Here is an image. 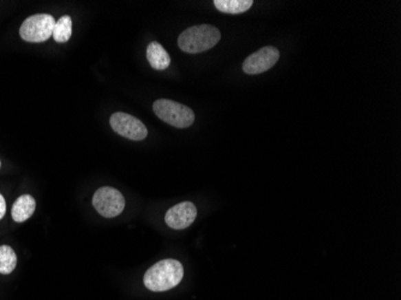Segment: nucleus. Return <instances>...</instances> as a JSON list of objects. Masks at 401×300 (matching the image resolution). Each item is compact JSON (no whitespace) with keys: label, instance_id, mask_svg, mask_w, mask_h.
<instances>
[{"label":"nucleus","instance_id":"obj_5","mask_svg":"<svg viewBox=\"0 0 401 300\" xmlns=\"http://www.w3.org/2000/svg\"><path fill=\"white\" fill-rule=\"evenodd\" d=\"M93 206L100 215L111 219L122 214L125 208V198L117 189L104 186L95 193Z\"/></svg>","mask_w":401,"mask_h":300},{"label":"nucleus","instance_id":"obj_3","mask_svg":"<svg viewBox=\"0 0 401 300\" xmlns=\"http://www.w3.org/2000/svg\"><path fill=\"white\" fill-rule=\"evenodd\" d=\"M153 109L161 120L177 129H186L195 122V113L191 108L172 100H156Z\"/></svg>","mask_w":401,"mask_h":300},{"label":"nucleus","instance_id":"obj_10","mask_svg":"<svg viewBox=\"0 0 401 300\" xmlns=\"http://www.w3.org/2000/svg\"><path fill=\"white\" fill-rule=\"evenodd\" d=\"M35 208H36V202L33 196L23 195V196H19L14 202L11 215L16 222H24L33 215Z\"/></svg>","mask_w":401,"mask_h":300},{"label":"nucleus","instance_id":"obj_13","mask_svg":"<svg viewBox=\"0 0 401 300\" xmlns=\"http://www.w3.org/2000/svg\"><path fill=\"white\" fill-rule=\"evenodd\" d=\"M17 266V256L9 245L0 246V274H10Z\"/></svg>","mask_w":401,"mask_h":300},{"label":"nucleus","instance_id":"obj_2","mask_svg":"<svg viewBox=\"0 0 401 300\" xmlns=\"http://www.w3.org/2000/svg\"><path fill=\"white\" fill-rule=\"evenodd\" d=\"M221 39L220 30L210 24H199L188 28L180 34L178 46L190 54L202 53L212 50Z\"/></svg>","mask_w":401,"mask_h":300},{"label":"nucleus","instance_id":"obj_8","mask_svg":"<svg viewBox=\"0 0 401 300\" xmlns=\"http://www.w3.org/2000/svg\"><path fill=\"white\" fill-rule=\"evenodd\" d=\"M197 216V209L194 203L183 202L170 208L165 215L166 225L173 230H185L193 225Z\"/></svg>","mask_w":401,"mask_h":300},{"label":"nucleus","instance_id":"obj_7","mask_svg":"<svg viewBox=\"0 0 401 300\" xmlns=\"http://www.w3.org/2000/svg\"><path fill=\"white\" fill-rule=\"evenodd\" d=\"M280 58V52L273 46H265L252 53L243 63V71L248 75H260L272 69Z\"/></svg>","mask_w":401,"mask_h":300},{"label":"nucleus","instance_id":"obj_9","mask_svg":"<svg viewBox=\"0 0 401 300\" xmlns=\"http://www.w3.org/2000/svg\"><path fill=\"white\" fill-rule=\"evenodd\" d=\"M147 59L151 67L158 71H164L170 66V54L159 43H151L147 47Z\"/></svg>","mask_w":401,"mask_h":300},{"label":"nucleus","instance_id":"obj_11","mask_svg":"<svg viewBox=\"0 0 401 300\" xmlns=\"http://www.w3.org/2000/svg\"><path fill=\"white\" fill-rule=\"evenodd\" d=\"M215 5L220 12L224 14H238L246 12L250 9L254 1L252 0H214Z\"/></svg>","mask_w":401,"mask_h":300},{"label":"nucleus","instance_id":"obj_12","mask_svg":"<svg viewBox=\"0 0 401 300\" xmlns=\"http://www.w3.org/2000/svg\"><path fill=\"white\" fill-rule=\"evenodd\" d=\"M71 34H72V19L70 16L65 14L56 21L52 36L56 40V43H64L70 40Z\"/></svg>","mask_w":401,"mask_h":300},{"label":"nucleus","instance_id":"obj_1","mask_svg":"<svg viewBox=\"0 0 401 300\" xmlns=\"http://www.w3.org/2000/svg\"><path fill=\"white\" fill-rule=\"evenodd\" d=\"M183 277L184 268L180 261L164 259L147 270L143 282L149 291L166 292L178 286Z\"/></svg>","mask_w":401,"mask_h":300},{"label":"nucleus","instance_id":"obj_6","mask_svg":"<svg viewBox=\"0 0 401 300\" xmlns=\"http://www.w3.org/2000/svg\"><path fill=\"white\" fill-rule=\"evenodd\" d=\"M109 124L114 132L131 141H143L148 136L146 125L128 113H114L109 119Z\"/></svg>","mask_w":401,"mask_h":300},{"label":"nucleus","instance_id":"obj_14","mask_svg":"<svg viewBox=\"0 0 401 300\" xmlns=\"http://www.w3.org/2000/svg\"><path fill=\"white\" fill-rule=\"evenodd\" d=\"M5 213H6V202H5V198L0 195V220L4 217Z\"/></svg>","mask_w":401,"mask_h":300},{"label":"nucleus","instance_id":"obj_15","mask_svg":"<svg viewBox=\"0 0 401 300\" xmlns=\"http://www.w3.org/2000/svg\"><path fill=\"white\" fill-rule=\"evenodd\" d=\"M0 166H1V162H0Z\"/></svg>","mask_w":401,"mask_h":300},{"label":"nucleus","instance_id":"obj_4","mask_svg":"<svg viewBox=\"0 0 401 300\" xmlns=\"http://www.w3.org/2000/svg\"><path fill=\"white\" fill-rule=\"evenodd\" d=\"M54 24L56 19L51 14H34L22 23L19 35L27 43H45L52 36Z\"/></svg>","mask_w":401,"mask_h":300}]
</instances>
